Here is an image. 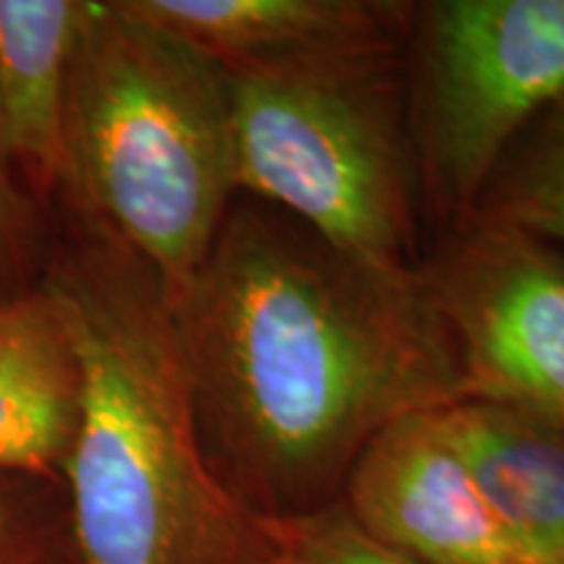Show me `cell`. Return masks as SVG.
Instances as JSON below:
<instances>
[{"label": "cell", "mask_w": 564, "mask_h": 564, "mask_svg": "<svg viewBox=\"0 0 564 564\" xmlns=\"http://www.w3.org/2000/svg\"><path fill=\"white\" fill-rule=\"evenodd\" d=\"M171 306L212 463L274 518L337 502L392 421L465 400L421 272L345 257L291 217L230 209Z\"/></svg>", "instance_id": "6da1fadb"}, {"label": "cell", "mask_w": 564, "mask_h": 564, "mask_svg": "<svg viewBox=\"0 0 564 564\" xmlns=\"http://www.w3.org/2000/svg\"><path fill=\"white\" fill-rule=\"evenodd\" d=\"M76 220L40 288L82 373L61 470L79 564H291L299 520L253 507L212 463L158 274Z\"/></svg>", "instance_id": "7a4b0ae2"}, {"label": "cell", "mask_w": 564, "mask_h": 564, "mask_svg": "<svg viewBox=\"0 0 564 564\" xmlns=\"http://www.w3.org/2000/svg\"><path fill=\"white\" fill-rule=\"evenodd\" d=\"M230 74L129 0H87L66 108V192L175 301L236 194Z\"/></svg>", "instance_id": "3957f363"}, {"label": "cell", "mask_w": 564, "mask_h": 564, "mask_svg": "<svg viewBox=\"0 0 564 564\" xmlns=\"http://www.w3.org/2000/svg\"><path fill=\"white\" fill-rule=\"evenodd\" d=\"M398 55L230 74L236 186L345 257L413 272Z\"/></svg>", "instance_id": "277c9868"}, {"label": "cell", "mask_w": 564, "mask_h": 564, "mask_svg": "<svg viewBox=\"0 0 564 564\" xmlns=\"http://www.w3.org/2000/svg\"><path fill=\"white\" fill-rule=\"evenodd\" d=\"M419 63L429 178L470 209L507 147L564 105V0L423 6Z\"/></svg>", "instance_id": "5b68a950"}, {"label": "cell", "mask_w": 564, "mask_h": 564, "mask_svg": "<svg viewBox=\"0 0 564 564\" xmlns=\"http://www.w3.org/2000/svg\"><path fill=\"white\" fill-rule=\"evenodd\" d=\"M423 291L453 343L465 400L564 423V257L486 220L429 272Z\"/></svg>", "instance_id": "8992f818"}, {"label": "cell", "mask_w": 564, "mask_h": 564, "mask_svg": "<svg viewBox=\"0 0 564 564\" xmlns=\"http://www.w3.org/2000/svg\"><path fill=\"white\" fill-rule=\"evenodd\" d=\"M340 502L415 564H518L442 411L408 413L361 449Z\"/></svg>", "instance_id": "52a82bcc"}, {"label": "cell", "mask_w": 564, "mask_h": 564, "mask_svg": "<svg viewBox=\"0 0 564 564\" xmlns=\"http://www.w3.org/2000/svg\"><path fill=\"white\" fill-rule=\"evenodd\" d=\"M225 68L398 55L408 6L379 0H129Z\"/></svg>", "instance_id": "ba28073f"}, {"label": "cell", "mask_w": 564, "mask_h": 564, "mask_svg": "<svg viewBox=\"0 0 564 564\" xmlns=\"http://www.w3.org/2000/svg\"><path fill=\"white\" fill-rule=\"evenodd\" d=\"M84 9L87 0H0V160L37 194L66 188L68 79Z\"/></svg>", "instance_id": "9c48e42d"}, {"label": "cell", "mask_w": 564, "mask_h": 564, "mask_svg": "<svg viewBox=\"0 0 564 564\" xmlns=\"http://www.w3.org/2000/svg\"><path fill=\"white\" fill-rule=\"evenodd\" d=\"M447 423L518 564H564V423L474 400Z\"/></svg>", "instance_id": "30bf717a"}, {"label": "cell", "mask_w": 564, "mask_h": 564, "mask_svg": "<svg viewBox=\"0 0 564 564\" xmlns=\"http://www.w3.org/2000/svg\"><path fill=\"white\" fill-rule=\"evenodd\" d=\"M79 413V361L51 295L0 301V474L61 478Z\"/></svg>", "instance_id": "8fae6325"}, {"label": "cell", "mask_w": 564, "mask_h": 564, "mask_svg": "<svg viewBox=\"0 0 564 564\" xmlns=\"http://www.w3.org/2000/svg\"><path fill=\"white\" fill-rule=\"evenodd\" d=\"M489 217L541 241L564 243V105L541 118L523 158L505 178Z\"/></svg>", "instance_id": "7c38bea8"}, {"label": "cell", "mask_w": 564, "mask_h": 564, "mask_svg": "<svg viewBox=\"0 0 564 564\" xmlns=\"http://www.w3.org/2000/svg\"><path fill=\"white\" fill-rule=\"evenodd\" d=\"M295 520L299 535L291 564H415L364 533L340 499Z\"/></svg>", "instance_id": "4fadbf2b"}, {"label": "cell", "mask_w": 564, "mask_h": 564, "mask_svg": "<svg viewBox=\"0 0 564 564\" xmlns=\"http://www.w3.org/2000/svg\"><path fill=\"white\" fill-rule=\"evenodd\" d=\"M32 476L0 474V564L47 562L45 514L34 502ZM51 481V478H47Z\"/></svg>", "instance_id": "5bb4252c"}, {"label": "cell", "mask_w": 564, "mask_h": 564, "mask_svg": "<svg viewBox=\"0 0 564 564\" xmlns=\"http://www.w3.org/2000/svg\"><path fill=\"white\" fill-rule=\"evenodd\" d=\"M32 251V215L17 178L0 160V301L24 293L13 282L24 278Z\"/></svg>", "instance_id": "9a60e30c"}, {"label": "cell", "mask_w": 564, "mask_h": 564, "mask_svg": "<svg viewBox=\"0 0 564 564\" xmlns=\"http://www.w3.org/2000/svg\"><path fill=\"white\" fill-rule=\"evenodd\" d=\"M42 564H63V562H58V560H47V562H42Z\"/></svg>", "instance_id": "2e32d148"}]
</instances>
